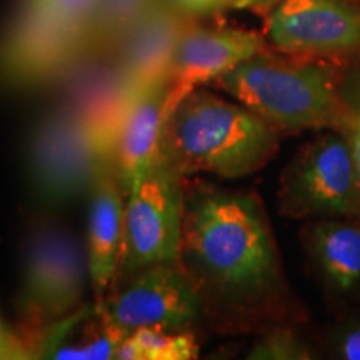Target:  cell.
<instances>
[{
	"label": "cell",
	"instance_id": "cell-1",
	"mask_svg": "<svg viewBox=\"0 0 360 360\" xmlns=\"http://www.w3.org/2000/svg\"><path fill=\"white\" fill-rule=\"evenodd\" d=\"M179 265L202 304L250 299L272 287L277 254L255 197L204 182L186 184Z\"/></svg>",
	"mask_w": 360,
	"mask_h": 360
},
{
	"label": "cell",
	"instance_id": "cell-2",
	"mask_svg": "<svg viewBox=\"0 0 360 360\" xmlns=\"http://www.w3.org/2000/svg\"><path fill=\"white\" fill-rule=\"evenodd\" d=\"M278 147V130L242 103L195 89L165 115L164 155L180 174L238 179L257 172Z\"/></svg>",
	"mask_w": 360,
	"mask_h": 360
},
{
	"label": "cell",
	"instance_id": "cell-3",
	"mask_svg": "<svg viewBox=\"0 0 360 360\" xmlns=\"http://www.w3.org/2000/svg\"><path fill=\"white\" fill-rule=\"evenodd\" d=\"M224 92L276 130H347L352 109L342 101L335 72L322 62L260 51L217 80Z\"/></svg>",
	"mask_w": 360,
	"mask_h": 360
},
{
	"label": "cell",
	"instance_id": "cell-4",
	"mask_svg": "<svg viewBox=\"0 0 360 360\" xmlns=\"http://www.w3.org/2000/svg\"><path fill=\"white\" fill-rule=\"evenodd\" d=\"M90 57L87 27L25 0L0 42V80L17 89L62 82Z\"/></svg>",
	"mask_w": 360,
	"mask_h": 360
},
{
	"label": "cell",
	"instance_id": "cell-5",
	"mask_svg": "<svg viewBox=\"0 0 360 360\" xmlns=\"http://www.w3.org/2000/svg\"><path fill=\"white\" fill-rule=\"evenodd\" d=\"M89 281L87 254L70 233L58 229L35 233L27 250L19 297L27 339L35 354L49 327L82 307Z\"/></svg>",
	"mask_w": 360,
	"mask_h": 360
},
{
	"label": "cell",
	"instance_id": "cell-6",
	"mask_svg": "<svg viewBox=\"0 0 360 360\" xmlns=\"http://www.w3.org/2000/svg\"><path fill=\"white\" fill-rule=\"evenodd\" d=\"M184 193V175L159 154L125 197L124 247L115 278L152 264L179 262Z\"/></svg>",
	"mask_w": 360,
	"mask_h": 360
},
{
	"label": "cell",
	"instance_id": "cell-7",
	"mask_svg": "<svg viewBox=\"0 0 360 360\" xmlns=\"http://www.w3.org/2000/svg\"><path fill=\"white\" fill-rule=\"evenodd\" d=\"M290 217L360 214V175L349 135H319L287 165L278 191Z\"/></svg>",
	"mask_w": 360,
	"mask_h": 360
},
{
	"label": "cell",
	"instance_id": "cell-8",
	"mask_svg": "<svg viewBox=\"0 0 360 360\" xmlns=\"http://www.w3.org/2000/svg\"><path fill=\"white\" fill-rule=\"evenodd\" d=\"M105 162L89 125L69 105L45 115L34 130L30 175L35 193L47 205H64L90 192Z\"/></svg>",
	"mask_w": 360,
	"mask_h": 360
},
{
	"label": "cell",
	"instance_id": "cell-9",
	"mask_svg": "<svg viewBox=\"0 0 360 360\" xmlns=\"http://www.w3.org/2000/svg\"><path fill=\"white\" fill-rule=\"evenodd\" d=\"M102 309L129 334L139 328L184 330L204 314V304L179 262L152 264L112 282Z\"/></svg>",
	"mask_w": 360,
	"mask_h": 360
},
{
	"label": "cell",
	"instance_id": "cell-10",
	"mask_svg": "<svg viewBox=\"0 0 360 360\" xmlns=\"http://www.w3.org/2000/svg\"><path fill=\"white\" fill-rule=\"evenodd\" d=\"M265 34L289 56L360 52V6L354 0H281Z\"/></svg>",
	"mask_w": 360,
	"mask_h": 360
},
{
	"label": "cell",
	"instance_id": "cell-11",
	"mask_svg": "<svg viewBox=\"0 0 360 360\" xmlns=\"http://www.w3.org/2000/svg\"><path fill=\"white\" fill-rule=\"evenodd\" d=\"M264 51V39L250 30L233 27H187L175 49L167 79L165 115L195 89L217 82L233 67Z\"/></svg>",
	"mask_w": 360,
	"mask_h": 360
},
{
	"label": "cell",
	"instance_id": "cell-12",
	"mask_svg": "<svg viewBox=\"0 0 360 360\" xmlns=\"http://www.w3.org/2000/svg\"><path fill=\"white\" fill-rule=\"evenodd\" d=\"M65 80L72 97L69 107L82 117L103 155L112 160L125 117L142 90L124 77L114 60L103 57L87 58Z\"/></svg>",
	"mask_w": 360,
	"mask_h": 360
},
{
	"label": "cell",
	"instance_id": "cell-13",
	"mask_svg": "<svg viewBox=\"0 0 360 360\" xmlns=\"http://www.w3.org/2000/svg\"><path fill=\"white\" fill-rule=\"evenodd\" d=\"M192 22L193 15L172 0H160L124 39L112 56L114 64L139 90L165 82L175 49Z\"/></svg>",
	"mask_w": 360,
	"mask_h": 360
},
{
	"label": "cell",
	"instance_id": "cell-14",
	"mask_svg": "<svg viewBox=\"0 0 360 360\" xmlns=\"http://www.w3.org/2000/svg\"><path fill=\"white\" fill-rule=\"evenodd\" d=\"M87 260L96 302H102L117 276L124 247L125 195L112 162H105L90 188Z\"/></svg>",
	"mask_w": 360,
	"mask_h": 360
},
{
	"label": "cell",
	"instance_id": "cell-15",
	"mask_svg": "<svg viewBox=\"0 0 360 360\" xmlns=\"http://www.w3.org/2000/svg\"><path fill=\"white\" fill-rule=\"evenodd\" d=\"M165 102H167L165 82L150 85L135 97L125 117L112 157V165L125 197L148 169V165L160 154Z\"/></svg>",
	"mask_w": 360,
	"mask_h": 360
},
{
	"label": "cell",
	"instance_id": "cell-16",
	"mask_svg": "<svg viewBox=\"0 0 360 360\" xmlns=\"http://www.w3.org/2000/svg\"><path fill=\"white\" fill-rule=\"evenodd\" d=\"M129 335L96 302L82 305L69 317L49 327L40 339L39 354L62 360L115 359L120 344Z\"/></svg>",
	"mask_w": 360,
	"mask_h": 360
},
{
	"label": "cell",
	"instance_id": "cell-17",
	"mask_svg": "<svg viewBox=\"0 0 360 360\" xmlns=\"http://www.w3.org/2000/svg\"><path fill=\"white\" fill-rule=\"evenodd\" d=\"M319 265L337 289L350 290L360 283V229L352 224L326 220L310 233Z\"/></svg>",
	"mask_w": 360,
	"mask_h": 360
},
{
	"label": "cell",
	"instance_id": "cell-18",
	"mask_svg": "<svg viewBox=\"0 0 360 360\" xmlns=\"http://www.w3.org/2000/svg\"><path fill=\"white\" fill-rule=\"evenodd\" d=\"M160 0H97L89 24L94 57L109 58Z\"/></svg>",
	"mask_w": 360,
	"mask_h": 360
},
{
	"label": "cell",
	"instance_id": "cell-19",
	"mask_svg": "<svg viewBox=\"0 0 360 360\" xmlns=\"http://www.w3.org/2000/svg\"><path fill=\"white\" fill-rule=\"evenodd\" d=\"M195 337L186 330L139 328L120 344L119 360H188L197 357Z\"/></svg>",
	"mask_w": 360,
	"mask_h": 360
},
{
	"label": "cell",
	"instance_id": "cell-20",
	"mask_svg": "<svg viewBox=\"0 0 360 360\" xmlns=\"http://www.w3.org/2000/svg\"><path fill=\"white\" fill-rule=\"evenodd\" d=\"M250 359L265 360H287V359H307V349L289 330H274L259 340L250 350Z\"/></svg>",
	"mask_w": 360,
	"mask_h": 360
},
{
	"label": "cell",
	"instance_id": "cell-21",
	"mask_svg": "<svg viewBox=\"0 0 360 360\" xmlns=\"http://www.w3.org/2000/svg\"><path fill=\"white\" fill-rule=\"evenodd\" d=\"M34 2L67 20L85 25L87 29L97 6V0H34Z\"/></svg>",
	"mask_w": 360,
	"mask_h": 360
},
{
	"label": "cell",
	"instance_id": "cell-22",
	"mask_svg": "<svg viewBox=\"0 0 360 360\" xmlns=\"http://www.w3.org/2000/svg\"><path fill=\"white\" fill-rule=\"evenodd\" d=\"M35 350L27 337L13 334L7 327L0 326V360L34 359Z\"/></svg>",
	"mask_w": 360,
	"mask_h": 360
},
{
	"label": "cell",
	"instance_id": "cell-23",
	"mask_svg": "<svg viewBox=\"0 0 360 360\" xmlns=\"http://www.w3.org/2000/svg\"><path fill=\"white\" fill-rule=\"evenodd\" d=\"M172 2L182 8V11L197 17L219 11V8H222L231 0H172Z\"/></svg>",
	"mask_w": 360,
	"mask_h": 360
},
{
	"label": "cell",
	"instance_id": "cell-24",
	"mask_svg": "<svg viewBox=\"0 0 360 360\" xmlns=\"http://www.w3.org/2000/svg\"><path fill=\"white\" fill-rule=\"evenodd\" d=\"M347 135L350 139L354 159H355V164H357L359 175H360V102L355 109H352V122H350Z\"/></svg>",
	"mask_w": 360,
	"mask_h": 360
},
{
	"label": "cell",
	"instance_id": "cell-25",
	"mask_svg": "<svg viewBox=\"0 0 360 360\" xmlns=\"http://www.w3.org/2000/svg\"><path fill=\"white\" fill-rule=\"evenodd\" d=\"M342 357L349 360H360V328L350 330L340 342Z\"/></svg>",
	"mask_w": 360,
	"mask_h": 360
},
{
	"label": "cell",
	"instance_id": "cell-26",
	"mask_svg": "<svg viewBox=\"0 0 360 360\" xmlns=\"http://www.w3.org/2000/svg\"><path fill=\"white\" fill-rule=\"evenodd\" d=\"M270 2H272V0H231V4L236 8H257L267 6Z\"/></svg>",
	"mask_w": 360,
	"mask_h": 360
},
{
	"label": "cell",
	"instance_id": "cell-27",
	"mask_svg": "<svg viewBox=\"0 0 360 360\" xmlns=\"http://www.w3.org/2000/svg\"><path fill=\"white\" fill-rule=\"evenodd\" d=\"M0 326H2V322H0Z\"/></svg>",
	"mask_w": 360,
	"mask_h": 360
}]
</instances>
